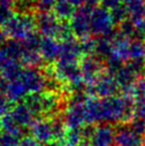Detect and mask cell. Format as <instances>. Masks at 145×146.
Masks as SVG:
<instances>
[{"mask_svg":"<svg viewBox=\"0 0 145 146\" xmlns=\"http://www.w3.org/2000/svg\"><path fill=\"white\" fill-rule=\"evenodd\" d=\"M67 128H82L86 123L84 104H71L63 117Z\"/></svg>","mask_w":145,"mask_h":146,"instance_id":"12","label":"cell"},{"mask_svg":"<svg viewBox=\"0 0 145 146\" xmlns=\"http://www.w3.org/2000/svg\"><path fill=\"white\" fill-rule=\"evenodd\" d=\"M0 146H4V145H3V144H2L1 142H0Z\"/></svg>","mask_w":145,"mask_h":146,"instance_id":"36","label":"cell"},{"mask_svg":"<svg viewBox=\"0 0 145 146\" xmlns=\"http://www.w3.org/2000/svg\"><path fill=\"white\" fill-rule=\"evenodd\" d=\"M2 133H3V132H2V130H1V128H0V138H1V135H2Z\"/></svg>","mask_w":145,"mask_h":146,"instance_id":"35","label":"cell"},{"mask_svg":"<svg viewBox=\"0 0 145 146\" xmlns=\"http://www.w3.org/2000/svg\"><path fill=\"white\" fill-rule=\"evenodd\" d=\"M18 146H43V144L36 141L32 137H24L20 140Z\"/></svg>","mask_w":145,"mask_h":146,"instance_id":"28","label":"cell"},{"mask_svg":"<svg viewBox=\"0 0 145 146\" xmlns=\"http://www.w3.org/2000/svg\"><path fill=\"white\" fill-rule=\"evenodd\" d=\"M35 21L36 29L42 36L58 38L62 21H59L53 13H39Z\"/></svg>","mask_w":145,"mask_h":146,"instance_id":"8","label":"cell"},{"mask_svg":"<svg viewBox=\"0 0 145 146\" xmlns=\"http://www.w3.org/2000/svg\"><path fill=\"white\" fill-rule=\"evenodd\" d=\"M10 115L14 118V121L21 126L23 128L27 129L30 128L33 122L36 118L34 116V114L32 113V111L29 109V107L25 102H17L16 105H14L11 108L10 111Z\"/></svg>","mask_w":145,"mask_h":146,"instance_id":"13","label":"cell"},{"mask_svg":"<svg viewBox=\"0 0 145 146\" xmlns=\"http://www.w3.org/2000/svg\"><path fill=\"white\" fill-rule=\"evenodd\" d=\"M124 96L129 98L134 105L145 102V77L138 78L124 93Z\"/></svg>","mask_w":145,"mask_h":146,"instance_id":"16","label":"cell"},{"mask_svg":"<svg viewBox=\"0 0 145 146\" xmlns=\"http://www.w3.org/2000/svg\"><path fill=\"white\" fill-rule=\"evenodd\" d=\"M20 80L25 84L29 94L42 93L46 90L47 76L39 67H26L20 75Z\"/></svg>","mask_w":145,"mask_h":146,"instance_id":"7","label":"cell"},{"mask_svg":"<svg viewBox=\"0 0 145 146\" xmlns=\"http://www.w3.org/2000/svg\"><path fill=\"white\" fill-rule=\"evenodd\" d=\"M5 35H4L3 31H2V29H0V44H2L4 43V40H5Z\"/></svg>","mask_w":145,"mask_h":146,"instance_id":"33","label":"cell"},{"mask_svg":"<svg viewBox=\"0 0 145 146\" xmlns=\"http://www.w3.org/2000/svg\"><path fill=\"white\" fill-rule=\"evenodd\" d=\"M116 21L110 10L97 7L91 12V34L99 37L111 36Z\"/></svg>","mask_w":145,"mask_h":146,"instance_id":"2","label":"cell"},{"mask_svg":"<svg viewBox=\"0 0 145 146\" xmlns=\"http://www.w3.org/2000/svg\"><path fill=\"white\" fill-rule=\"evenodd\" d=\"M129 62H145V42L142 38L131 40Z\"/></svg>","mask_w":145,"mask_h":146,"instance_id":"19","label":"cell"},{"mask_svg":"<svg viewBox=\"0 0 145 146\" xmlns=\"http://www.w3.org/2000/svg\"><path fill=\"white\" fill-rule=\"evenodd\" d=\"M100 3V0H84L83 1V7L89 8L91 10H94L98 7V4Z\"/></svg>","mask_w":145,"mask_h":146,"instance_id":"29","label":"cell"},{"mask_svg":"<svg viewBox=\"0 0 145 146\" xmlns=\"http://www.w3.org/2000/svg\"><path fill=\"white\" fill-rule=\"evenodd\" d=\"M134 115L145 124V102L134 105Z\"/></svg>","mask_w":145,"mask_h":146,"instance_id":"26","label":"cell"},{"mask_svg":"<svg viewBox=\"0 0 145 146\" xmlns=\"http://www.w3.org/2000/svg\"><path fill=\"white\" fill-rule=\"evenodd\" d=\"M44 146H63V144L59 141H53V142H49L47 144H45Z\"/></svg>","mask_w":145,"mask_h":146,"instance_id":"32","label":"cell"},{"mask_svg":"<svg viewBox=\"0 0 145 146\" xmlns=\"http://www.w3.org/2000/svg\"><path fill=\"white\" fill-rule=\"evenodd\" d=\"M79 66H80V72L83 82L86 86H91L94 84L98 77L105 72L101 59H99L96 56L82 57Z\"/></svg>","mask_w":145,"mask_h":146,"instance_id":"5","label":"cell"},{"mask_svg":"<svg viewBox=\"0 0 145 146\" xmlns=\"http://www.w3.org/2000/svg\"><path fill=\"white\" fill-rule=\"evenodd\" d=\"M69 1L76 9H79V8H81V7H83V1H84V0H69Z\"/></svg>","mask_w":145,"mask_h":146,"instance_id":"30","label":"cell"},{"mask_svg":"<svg viewBox=\"0 0 145 146\" xmlns=\"http://www.w3.org/2000/svg\"><path fill=\"white\" fill-rule=\"evenodd\" d=\"M0 128L4 133L13 134V135H16V137L21 139L24 138L23 135L26 131L25 128H23L21 126H19L14 121V118L10 115V113L4 115L3 117L0 119Z\"/></svg>","mask_w":145,"mask_h":146,"instance_id":"18","label":"cell"},{"mask_svg":"<svg viewBox=\"0 0 145 146\" xmlns=\"http://www.w3.org/2000/svg\"><path fill=\"white\" fill-rule=\"evenodd\" d=\"M36 0H16L14 7L17 10V13L21 14H31L35 9Z\"/></svg>","mask_w":145,"mask_h":146,"instance_id":"22","label":"cell"},{"mask_svg":"<svg viewBox=\"0 0 145 146\" xmlns=\"http://www.w3.org/2000/svg\"><path fill=\"white\" fill-rule=\"evenodd\" d=\"M58 0H36L35 9L39 13H48L53 11Z\"/></svg>","mask_w":145,"mask_h":146,"instance_id":"23","label":"cell"},{"mask_svg":"<svg viewBox=\"0 0 145 146\" xmlns=\"http://www.w3.org/2000/svg\"><path fill=\"white\" fill-rule=\"evenodd\" d=\"M83 141H84L83 127L82 128H67L62 144L63 146H80Z\"/></svg>","mask_w":145,"mask_h":146,"instance_id":"20","label":"cell"},{"mask_svg":"<svg viewBox=\"0 0 145 146\" xmlns=\"http://www.w3.org/2000/svg\"><path fill=\"white\" fill-rule=\"evenodd\" d=\"M4 95L8 97V99L12 102H20V100H24L25 98L29 95V92L27 91L25 84L20 80V78L9 81L8 88Z\"/></svg>","mask_w":145,"mask_h":146,"instance_id":"15","label":"cell"},{"mask_svg":"<svg viewBox=\"0 0 145 146\" xmlns=\"http://www.w3.org/2000/svg\"><path fill=\"white\" fill-rule=\"evenodd\" d=\"M61 43L55 37H42L40 46V52L43 60L46 62H53L58 60L60 53Z\"/></svg>","mask_w":145,"mask_h":146,"instance_id":"14","label":"cell"},{"mask_svg":"<svg viewBox=\"0 0 145 146\" xmlns=\"http://www.w3.org/2000/svg\"><path fill=\"white\" fill-rule=\"evenodd\" d=\"M124 3L123 0H100V4L101 7L108 9L110 11H112L114 9L118 8L120 5Z\"/></svg>","mask_w":145,"mask_h":146,"instance_id":"27","label":"cell"},{"mask_svg":"<svg viewBox=\"0 0 145 146\" xmlns=\"http://www.w3.org/2000/svg\"><path fill=\"white\" fill-rule=\"evenodd\" d=\"M93 10L85 7L77 9L74 16L69 21L72 34L79 38L89 37L91 34V12Z\"/></svg>","mask_w":145,"mask_h":146,"instance_id":"6","label":"cell"},{"mask_svg":"<svg viewBox=\"0 0 145 146\" xmlns=\"http://www.w3.org/2000/svg\"><path fill=\"white\" fill-rule=\"evenodd\" d=\"M29 129H30V133L32 135V138H34L36 141H39L44 145L49 142L56 141L53 127L50 118H36Z\"/></svg>","mask_w":145,"mask_h":146,"instance_id":"9","label":"cell"},{"mask_svg":"<svg viewBox=\"0 0 145 146\" xmlns=\"http://www.w3.org/2000/svg\"><path fill=\"white\" fill-rule=\"evenodd\" d=\"M15 1L16 0H0V4L1 5H5V7H12L15 4Z\"/></svg>","mask_w":145,"mask_h":146,"instance_id":"31","label":"cell"},{"mask_svg":"<svg viewBox=\"0 0 145 146\" xmlns=\"http://www.w3.org/2000/svg\"><path fill=\"white\" fill-rule=\"evenodd\" d=\"M36 21L31 14H13V16L9 19L2 27L5 36L11 40L23 42L33 33H35Z\"/></svg>","mask_w":145,"mask_h":146,"instance_id":"1","label":"cell"},{"mask_svg":"<svg viewBox=\"0 0 145 146\" xmlns=\"http://www.w3.org/2000/svg\"><path fill=\"white\" fill-rule=\"evenodd\" d=\"M9 111H11L10 100L4 94L0 93V119L3 117L4 115H7Z\"/></svg>","mask_w":145,"mask_h":146,"instance_id":"25","label":"cell"},{"mask_svg":"<svg viewBox=\"0 0 145 146\" xmlns=\"http://www.w3.org/2000/svg\"><path fill=\"white\" fill-rule=\"evenodd\" d=\"M143 146H145V134L143 135Z\"/></svg>","mask_w":145,"mask_h":146,"instance_id":"34","label":"cell"},{"mask_svg":"<svg viewBox=\"0 0 145 146\" xmlns=\"http://www.w3.org/2000/svg\"><path fill=\"white\" fill-rule=\"evenodd\" d=\"M83 57L81 51L80 43L76 40L71 38L67 41L61 42L60 53L57 61L66 63H80L81 58Z\"/></svg>","mask_w":145,"mask_h":146,"instance_id":"11","label":"cell"},{"mask_svg":"<svg viewBox=\"0 0 145 146\" xmlns=\"http://www.w3.org/2000/svg\"><path fill=\"white\" fill-rule=\"evenodd\" d=\"M77 9L72 5L69 0H58L53 10L56 17L62 23H66L72 19Z\"/></svg>","mask_w":145,"mask_h":146,"instance_id":"17","label":"cell"},{"mask_svg":"<svg viewBox=\"0 0 145 146\" xmlns=\"http://www.w3.org/2000/svg\"><path fill=\"white\" fill-rule=\"evenodd\" d=\"M114 146H143V134L137 132L127 124L117 126Z\"/></svg>","mask_w":145,"mask_h":146,"instance_id":"10","label":"cell"},{"mask_svg":"<svg viewBox=\"0 0 145 146\" xmlns=\"http://www.w3.org/2000/svg\"><path fill=\"white\" fill-rule=\"evenodd\" d=\"M80 47L83 57L84 56H95V51H96V40L92 38L91 36L82 38L80 42Z\"/></svg>","mask_w":145,"mask_h":146,"instance_id":"21","label":"cell"},{"mask_svg":"<svg viewBox=\"0 0 145 146\" xmlns=\"http://www.w3.org/2000/svg\"><path fill=\"white\" fill-rule=\"evenodd\" d=\"M120 90L121 89L115 78V74L109 72L108 69H106L101 74L94 84L85 88V91L89 96L98 97L100 99L115 96Z\"/></svg>","mask_w":145,"mask_h":146,"instance_id":"3","label":"cell"},{"mask_svg":"<svg viewBox=\"0 0 145 146\" xmlns=\"http://www.w3.org/2000/svg\"><path fill=\"white\" fill-rule=\"evenodd\" d=\"M115 129L111 124H97L93 126L88 140L80 146H114Z\"/></svg>","mask_w":145,"mask_h":146,"instance_id":"4","label":"cell"},{"mask_svg":"<svg viewBox=\"0 0 145 146\" xmlns=\"http://www.w3.org/2000/svg\"><path fill=\"white\" fill-rule=\"evenodd\" d=\"M13 16V11L10 7L0 4V26L3 27L5 23Z\"/></svg>","mask_w":145,"mask_h":146,"instance_id":"24","label":"cell"}]
</instances>
